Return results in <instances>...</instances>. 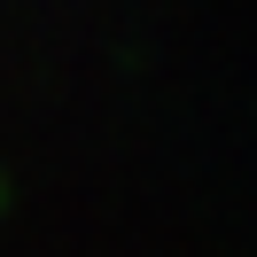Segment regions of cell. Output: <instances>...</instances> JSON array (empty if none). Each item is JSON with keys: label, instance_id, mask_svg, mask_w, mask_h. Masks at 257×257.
Here are the masks:
<instances>
[]
</instances>
